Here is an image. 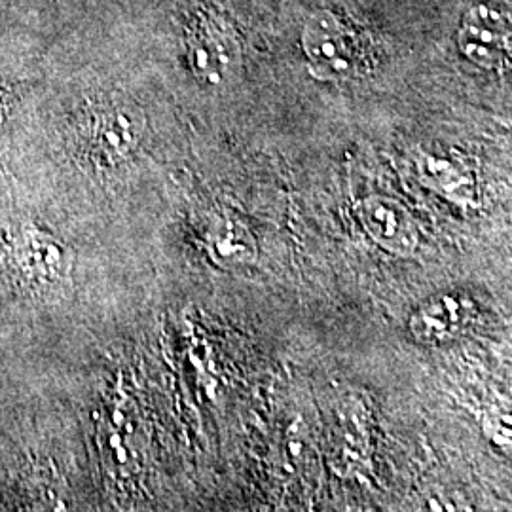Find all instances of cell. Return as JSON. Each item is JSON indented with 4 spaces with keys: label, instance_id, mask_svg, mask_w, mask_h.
I'll return each instance as SVG.
<instances>
[{
    "label": "cell",
    "instance_id": "1",
    "mask_svg": "<svg viewBox=\"0 0 512 512\" xmlns=\"http://www.w3.org/2000/svg\"><path fill=\"white\" fill-rule=\"evenodd\" d=\"M304 54L315 78L327 82H346L365 73V50L344 19L329 10L315 12L306 21Z\"/></svg>",
    "mask_w": 512,
    "mask_h": 512
},
{
    "label": "cell",
    "instance_id": "2",
    "mask_svg": "<svg viewBox=\"0 0 512 512\" xmlns=\"http://www.w3.org/2000/svg\"><path fill=\"white\" fill-rule=\"evenodd\" d=\"M478 306L471 294L442 291L425 298L408 317L414 342L425 348L448 346L475 325Z\"/></svg>",
    "mask_w": 512,
    "mask_h": 512
},
{
    "label": "cell",
    "instance_id": "3",
    "mask_svg": "<svg viewBox=\"0 0 512 512\" xmlns=\"http://www.w3.org/2000/svg\"><path fill=\"white\" fill-rule=\"evenodd\" d=\"M6 256L21 279L44 287L61 283L73 266V255L67 245L33 226L12 234L6 245Z\"/></svg>",
    "mask_w": 512,
    "mask_h": 512
},
{
    "label": "cell",
    "instance_id": "4",
    "mask_svg": "<svg viewBox=\"0 0 512 512\" xmlns=\"http://www.w3.org/2000/svg\"><path fill=\"white\" fill-rule=\"evenodd\" d=\"M458 44L478 67L497 69L511 54V21L492 6L476 4L463 16Z\"/></svg>",
    "mask_w": 512,
    "mask_h": 512
},
{
    "label": "cell",
    "instance_id": "5",
    "mask_svg": "<svg viewBox=\"0 0 512 512\" xmlns=\"http://www.w3.org/2000/svg\"><path fill=\"white\" fill-rule=\"evenodd\" d=\"M188 59L203 84L220 86L238 69V40L219 18L200 19L188 40Z\"/></svg>",
    "mask_w": 512,
    "mask_h": 512
},
{
    "label": "cell",
    "instance_id": "6",
    "mask_svg": "<svg viewBox=\"0 0 512 512\" xmlns=\"http://www.w3.org/2000/svg\"><path fill=\"white\" fill-rule=\"evenodd\" d=\"M370 239L395 256H414L420 247V228L403 203L385 196H370L357 209Z\"/></svg>",
    "mask_w": 512,
    "mask_h": 512
},
{
    "label": "cell",
    "instance_id": "7",
    "mask_svg": "<svg viewBox=\"0 0 512 512\" xmlns=\"http://www.w3.org/2000/svg\"><path fill=\"white\" fill-rule=\"evenodd\" d=\"M141 129L143 124L133 110L124 107L97 110L86 126L90 154L99 162L116 164L135 148Z\"/></svg>",
    "mask_w": 512,
    "mask_h": 512
},
{
    "label": "cell",
    "instance_id": "8",
    "mask_svg": "<svg viewBox=\"0 0 512 512\" xmlns=\"http://www.w3.org/2000/svg\"><path fill=\"white\" fill-rule=\"evenodd\" d=\"M207 255L226 272H238L253 266L258 245L251 230L236 219H220L207 236Z\"/></svg>",
    "mask_w": 512,
    "mask_h": 512
}]
</instances>
